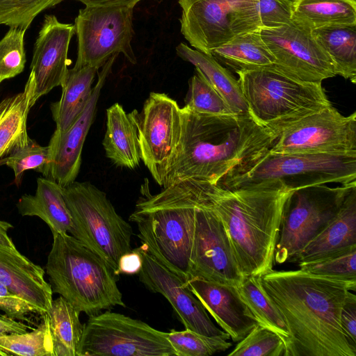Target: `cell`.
<instances>
[{"mask_svg": "<svg viewBox=\"0 0 356 356\" xmlns=\"http://www.w3.org/2000/svg\"><path fill=\"white\" fill-rule=\"evenodd\" d=\"M184 181L195 203L190 277L238 286L244 276L239 270L222 221L209 207L202 182L195 179Z\"/></svg>", "mask_w": 356, "mask_h": 356, "instance_id": "7c38bea8", "label": "cell"}, {"mask_svg": "<svg viewBox=\"0 0 356 356\" xmlns=\"http://www.w3.org/2000/svg\"><path fill=\"white\" fill-rule=\"evenodd\" d=\"M291 19L310 31L356 26V0H291Z\"/></svg>", "mask_w": 356, "mask_h": 356, "instance_id": "83f0119b", "label": "cell"}, {"mask_svg": "<svg viewBox=\"0 0 356 356\" xmlns=\"http://www.w3.org/2000/svg\"><path fill=\"white\" fill-rule=\"evenodd\" d=\"M29 328L27 325L0 314V335L24 333Z\"/></svg>", "mask_w": 356, "mask_h": 356, "instance_id": "f6af8a7d", "label": "cell"}, {"mask_svg": "<svg viewBox=\"0 0 356 356\" xmlns=\"http://www.w3.org/2000/svg\"><path fill=\"white\" fill-rule=\"evenodd\" d=\"M185 106L202 115L236 114L231 111L221 95L196 68L195 73L188 81Z\"/></svg>", "mask_w": 356, "mask_h": 356, "instance_id": "d590c367", "label": "cell"}, {"mask_svg": "<svg viewBox=\"0 0 356 356\" xmlns=\"http://www.w3.org/2000/svg\"><path fill=\"white\" fill-rule=\"evenodd\" d=\"M133 8L86 6L74 20L77 58L73 68L102 67L113 55L122 54L132 64L137 60L131 40Z\"/></svg>", "mask_w": 356, "mask_h": 356, "instance_id": "4fadbf2b", "label": "cell"}, {"mask_svg": "<svg viewBox=\"0 0 356 356\" xmlns=\"http://www.w3.org/2000/svg\"><path fill=\"white\" fill-rule=\"evenodd\" d=\"M176 53L200 71L234 113L249 114L238 81L213 56L193 49L184 42L176 47Z\"/></svg>", "mask_w": 356, "mask_h": 356, "instance_id": "484cf974", "label": "cell"}, {"mask_svg": "<svg viewBox=\"0 0 356 356\" xmlns=\"http://www.w3.org/2000/svg\"><path fill=\"white\" fill-rule=\"evenodd\" d=\"M176 356L166 337L147 323L105 312L83 324L78 356Z\"/></svg>", "mask_w": 356, "mask_h": 356, "instance_id": "8fae6325", "label": "cell"}, {"mask_svg": "<svg viewBox=\"0 0 356 356\" xmlns=\"http://www.w3.org/2000/svg\"><path fill=\"white\" fill-rule=\"evenodd\" d=\"M356 181V153L296 152L268 149L235 168L216 184L227 189L275 188L289 191Z\"/></svg>", "mask_w": 356, "mask_h": 356, "instance_id": "8992f818", "label": "cell"}, {"mask_svg": "<svg viewBox=\"0 0 356 356\" xmlns=\"http://www.w3.org/2000/svg\"><path fill=\"white\" fill-rule=\"evenodd\" d=\"M16 207L22 216H37L42 219L53 235L66 234L71 230L72 220L63 187L50 179L38 178L35 194L23 195Z\"/></svg>", "mask_w": 356, "mask_h": 356, "instance_id": "cb8c5ba5", "label": "cell"}, {"mask_svg": "<svg viewBox=\"0 0 356 356\" xmlns=\"http://www.w3.org/2000/svg\"><path fill=\"white\" fill-rule=\"evenodd\" d=\"M261 29L234 38L213 49L211 55L236 73L273 65L275 58L261 38Z\"/></svg>", "mask_w": 356, "mask_h": 356, "instance_id": "f1b7e54d", "label": "cell"}, {"mask_svg": "<svg viewBox=\"0 0 356 356\" xmlns=\"http://www.w3.org/2000/svg\"><path fill=\"white\" fill-rule=\"evenodd\" d=\"M55 356H78L83 331L79 319L80 312L64 298L52 301L47 313Z\"/></svg>", "mask_w": 356, "mask_h": 356, "instance_id": "4dcf8cb0", "label": "cell"}, {"mask_svg": "<svg viewBox=\"0 0 356 356\" xmlns=\"http://www.w3.org/2000/svg\"><path fill=\"white\" fill-rule=\"evenodd\" d=\"M259 14L262 29L287 24L292 21L291 0H259Z\"/></svg>", "mask_w": 356, "mask_h": 356, "instance_id": "60d3db41", "label": "cell"}, {"mask_svg": "<svg viewBox=\"0 0 356 356\" xmlns=\"http://www.w3.org/2000/svg\"><path fill=\"white\" fill-rule=\"evenodd\" d=\"M236 74L249 114L277 136L286 127L332 105L322 83L298 80L274 65Z\"/></svg>", "mask_w": 356, "mask_h": 356, "instance_id": "52a82bcc", "label": "cell"}, {"mask_svg": "<svg viewBox=\"0 0 356 356\" xmlns=\"http://www.w3.org/2000/svg\"><path fill=\"white\" fill-rule=\"evenodd\" d=\"M70 212V233L118 273L121 257L131 251V226L115 211L106 193L89 181L63 188Z\"/></svg>", "mask_w": 356, "mask_h": 356, "instance_id": "ba28073f", "label": "cell"}, {"mask_svg": "<svg viewBox=\"0 0 356 356\" xmlns=\"http://www.w3.org/2000/svg\"><path fill=\"white\" fill-rule=\"evenodd\" d=\"M0 283L29 303L42 316L52 304L53 291L44 270L17 248L0 244Z\"/></svg>", "mask_w": 356, "mask_h": 356, "instance_id": "44dd1931", "label": "cell"}, {"mask_svg": "<svg viewBox=\"0 0 356 356\" xmlns=\"http://www.w3.org/2000/svg\"><path fill=\"white\" fill-rule=\"evenodd\" d=\"M285 345L273 331L257 324L228 356H284Z\"/></svg>", "mask_w": 356, "mask_h": 356, "instance_id": "74e56055", "label": "cell"}, {"mask_svg": "<svg viewBox=\"0 0 356 356\" xmlns=\"http://www.w3.org/2000/svg\"><path fill=\"white\" fill-rule=\"evenodd\" d=\"M63 0H0V24L26 31L35 17Z\"/></svg>", "mask_w": 356, "mask_h": 356, "instance_id": "f35d334b", "label": "cell"}, {"mask_svg": "<svg viewBox=\"0 0 356 356\" xmlns=\"http://www.w3.org/2000/svg\"><path fill=\"white\" fill-rule=\"evenodd\" d=\"M176 356H209L225 351L232 343L227 341L229 334L207 336L186 329L184 331L172 330L166 332Z\"/></svg>", "mask_w": 356, "mask_h": 356, "instance_id": "836d02e7", "label": "cell"}, {"mask_svg": "<svg viewBox=\"0 0 356 356\" xmlns=\"http://www.w3.org/2000/svg\"><path fill=\"white\" fill-rule=\"evenodd\" d=\"M200 181L209 207L224 225L241 274L260 275L272 270L284 204L292 191L227 189Z\"/></svg>", "mask_w": 356, "mask_h": 356, "instance_id": "3957f363", "label": "cell"}, {"mask_svg": "<svg viewBox=\"0 0 356 356\" xmlns=\"http://www.w3.org/2000/svg\"><path fill=\"white\" fill-rule=\"evenodd\" d=\"M26 31L10 28L0 40V83L23 72L26 63L24 38Z\"/></svg>", "mask_w": 356, "mask_h": 356, "instance_id": "ab89813d", "label": "cell"}, {"mask_svg": "<svg viewBox=\"0 0 356 356\" xmlns=\"http://www.w3.org/2000/svg\"><path fill=\"white\" fill-rule=\"evenodd\" d=\"M180 140L163 188L186 179L217 184L237 166L270 149L277 135L250 114L207 115L181 108Z\"/></svg>", "mask_w": 356, "mask_h": 356, "instance_id": "7a4b0ae2", "label": "cell"}, {"mask_svg": "<svg viewBox=\"0 0 356 356\" xmlns=\"http://www.w3.org/2000/svg\"><path fill=\"white\" fill-rule=\"evenodd\" d=\"M142 258L137 250L135 249L123 254L119 261L118 273L119 275L128 274L134 275L138 273L142 267Z\"/></svg>", "mask_w": 356, "mask_h": 356, "instance_id": "ee69618b", "label": "cell"}, {"mask_svg": "<svg viewBox=\"0 0 356 356\" xmlns=\"http://www.w3.org/2000/svg\"><path fill=\"white\" fill-rule=\"evenodd\" d=\"M356 181L330 187L301 188L291 193L284 204L274 262L292 260L333 220Z\"/></svg>", "mask_w": 356, "mask_h": 356, "instance_id": "9c48e42d", "label": "cell"}, {"mask_svg": "<svg viewBox=\"0 0 356 356\" xmlns=\"http://www.w3.org/2000/svg\"><path fill=\"white\" fill-rule=\"evenodd\" d=\"M186 285L234 342L243 339L257 325L236 286L193 277Z\"/></svg>", "mask_w": 356, "mask_h": 356, "instance_id": "ffe728a7", "label": "cell"}, {"mask_svg": "<svg viewBox=\"0 0 356 356\" xmlns=\"http://www.w3.org/2000/svg\"><path fill=\"white\" fill-rule=\"evenodd\" d=\"M0 309L14 319L29 322L28 314H39L35 308L0 283ZM42 316V315H41Z\"/></svg>", "mask_w": 356, "mask_h": 356, "instance_id": "b9f144b4", "label": "cell"}, {"mask_svg": "<svg viewBox=\"0 0 356 356\" xmlns=\"http://www.w3.org/2000/svg\"><path fill=\"white\" fill-rule=\"evenodd\" d=\"M13 227L10 223L0 220V244L15 248L11 238L8 235V230Z\"/></svg>", "mask_w": 356, "mask_h": 356, "instance_id": "7dc6e473", "label": "cell"}, {"mask_svg": "<svg viewBox=\"0 0 356 356\" xmlns=\"http://www.w3.org/2000/svg\"><path fill=\"white\" fill-rule=\"evenodd\" d=\"M74 33V24L60 22L53 15H45L30 66L35 83L34 104L54 88L64 84L70 63L67 56L69 46Z\"/></svg>", "mask_w": 356, "mask_h": 356, "instance_id": "d6986e66", "label": "cell"}, {"mask_svg": "<svg viewBox=\"0 0 356 356\" xmlns=\"http://www.w3.org/2000/svg\"><path fill=\"white\" fill-rule=\"evenodd\" d=\"M49 163L48 146H41L31 139L24 147L0 159V166L6 165L14 172V182L17 186L22 183L24 172L33 170L46 177Z\"/></svg>", "mask_w": 356, "mask_h": 356, "instance_id": "8d00e7d4", "label": "cell"}, {"mask_svg": "<svg viewBox=\"0 0 356 356\" xmlns=\"http://www.w3.org/2000/svg\"><path fill=\"white\" fill-rule=\"evenodd\" d=\"M291 334L284 356H355L340 323L350 284L299 270H270L259 275Z\"/></svg>", "mask_w": 356, "mask_h": 356, "instance_id": "6da1fadb", "label": "cell"}, {"mask_svg": "<svg viewBox=\"0 0 356 356\" xmlns=\"http://www.w3.org/2000/svg\"><path fill=\"white\" fill-rule=\"evenodd\" d=\"M181 108L165 93L152 92L138 115L141 160L155 181L163 186L181 134Z\"/></svg>", "mask_w": 356, "mask_h": 356, "instance_id": "9a60e30c", "label": "cell"}, {"mask_svg": "<svg viewBox=\"0 0 356 356\" xmlns=\"http://www.w3.org/2000/svg\"><path fill=\"white\" fill-rule=\"evenodd\" d=\"M236 288L257 324L278 334L286 350L291 340L289 330L280 312L264 291L259 275L245 276Z\"/></svg>", "mask_w": 356, "mask_h": 356, "instance_id": "1f68e13d", "label": "cell"}, {"mask_svg": "<svg viewBox=\"0 0 356 356\" xmlns=\"http://www.w3.org/2000/svg\"><path fill=\"white\" fill-rule=\"evenodd\" d=\"M309 274L350 284L356 288V247L322 259L298 263Z\"/></svg>", "mask_w": 356, "mask_h": 356, "instance_id": "e575fe53", "label": "cell"}, {"mask_svg": "<svg viewBox=\"0 0 356 356\" xmlns=\"http://www.w3.org/2000/svg\"><path fill=\"white\" fill-rule=\"evenodd\" d=\"M340 323L350 345L356 348V296L348 291L343 305Z\"/></svg>", "mask_w": 356, "mask_h": 356, "instance_id": "7bdbcfd3", "label": "cell"}, {"mask_svg": "<svg viewBox=\"0 0 356 356\" xmlns=\"http://www.w3.org/2000/svg\"><path fill=\"white\" fill-rule=\"evenodd\" d=\"M274 153H356V112L344 116L332 105L286 127L270 149Z\"/></svg>", "mask_w": 356, "mask_h": 356, "instance_id": "5bb4252c", "label": "cell"}, {"mask_svg": "<svg viewBox=\"0 0 356 356\" xmlns=\"http://www.w3.org/2000/svg\"><path fill=\"white\" fill-rule=\"evenodd\" d=\"M262 40L275 58L274 66L300 81L322 83L337 75L334 64L312 31L293 21L261 29Z\"/></svg>", "mask_w": 356, "mask_h": 356, "instance_id": "2e32d148", "label": "cell"}, {"mask_svg": "<svg viewBox=\"0 0 356 356\" xmlns=\"http://www.w3.org/2000/svg\"><path fill=\"white\" fill-rule=\"evenodd\" d=\"M98 70L89 66L69 70L60 99L50 106L56 131H67L82 113L92 95V84Z\"/></svg>", "mask_w": 356, "mask_h": 356, "instance_id": "4316f807", "label": "cell"}, {"mask_svg": "<svg viewBox=\"0 0 356 356\" xmlns=\"http://www.w3.org/2000/svg\"><path fill=\"white\" fill-rule=\"evenodd\" d=\"M52 291L89 316L115 306L126 307L118 275L101 257L73 236L53 235L46 264Z\"/></svg>", "mask_w": 356, "mask_h": 356, "instance_id": "5b68a950", "label": "cell"}, {"mask_svg": "<svg viewBox=\"0 0 356 356\" xmlns=\"http://www.w3.org/2000/svg\"><path fill=\"white\" fill-rule=\"evenodd\" d=\"M118 54L112 56L97 72V81L85 108L74 124L65 131L55 129L49 140V163L46 178L63 188L75 181L81 164L83 146L93 122L97 102L106 78Z\"/></svg>", "mask_w": 356, "mask_h": 356, "instance_id": "ac0fdd59", "label": "cell"}, {"mask_svg": "<svg viewBox=\"0 0 356 356\" xmlns=\"http://www.w3.org/2000/svg\"><path fill=\"white\" fill-rule=\"evenodd\" d=\"M181 33L191 47L211 55L234 38L262 29L259 0H179Z\"/></svg>", "mask_w": 356, "mask_h": 356, "instance_id": "30bf717a", "label": "cell"}, {"mask_svg": "<svg viewBox=\"0 0 356 356\" xmlns=\"http://www.w3.org/2000/svg\"><path fill=\"white\" fill-rule=\"evenodd\" d=\"M35 83L32 73L24 89L0 102V159L26 146L31 138L27 133V118L34 105Z\"/></svg>", "mask_w": 356, "mask_h": 356, "instance_id": "d4e9b609", "label": "cell"}, {"mask_svg": "<svg viewBox=\"0 0 356 356\" xmlns=\"http://www.w3.org/2000/svg\"><path fill=\"white\" fill-rule=\"evenodd\" d=\"M137 250L143 261L139 280L148 290L167 299L186 329L207 336L228 334L215 325L203 305L181 277L161 264L144 245Z\"/></svg>", "mask_w": 356, "mask_h": 356, "instance_id": "e0dca14e", "label": "cell"}, {"mask_svg": "<svg viewBox=\"0 0 356 356\" xmlns=\"http://www.w3.org/2000/svg\"><path fill=\"white\" fill-rule=\"evenodd\" d=\"M143 194L129 220L137 225V236L149 253L186 284L195 212L191 193L182 181L157 194L148 188Z\"/></svg>", "mask_w": 356, "mask_h": 356, "instance_id": "277c9868", "label": "cell"}, {"mask_svg": "<svg viewBox=\"0 0 356 356\" xmlns=\"http://www.w3.org/2000/svg\"><path fill=\"white\" fill-rule=\"evenodd\" d=\"M86 6H125L134 8L141 0H78Z\"/></svg>", "mask_w": 356, "mask_h": 356, "instance_id": "bcb514c9", "label": "cell"}, {"mask_svg": "<svg viewBox=\"0 0 356 356\" xmlns=\"http://www.w3.org/2000/svg\"><path fill=\"white\" fill-rule=\"evenodd\" d=\"M331 58L337 75L356 83V26H337L312 31Z\"/></svg>", "mask_w": 356, "mask_h": 356, "instance_id": "f546056e", "label": "cell"}, {"mask_svg": "<svg viewBox=\"0 0 356 356\" xmlns=\"http://www.w3.org/2000/svg\"><path fill=\"white\" fill-rule=\"evenodd\" d=\"M137 110L127 113L118 103L106 109V129L102 144L107 158L115 165L129 169L141 161Z\"/></svg>", "mask_w": 356, "mask_h": 356, "instance_id": "7402d4cb", "label": "cell"}, {"mask_svg": "<svg viewBox=\"0 0 356 356\" xmlns=\"http://www.w3.org/2000/svg\"><path fill=\"white\" fill-rule=\"evenodd\" d=\"M353 247H356V187L347 195L333 220L292 261L316 260Z\"/></svg>", "mask_w": 356, "mask_h": 356, "instance_id": "603a6c76", "label": "cell"}, {"mask_svg": "<svg viewBox=\"0 0 356 356\" xmlns=\"http://www.w3.org/2000/svg\"><path fill=\"white\" fill-rule=\"evenodd\" d=\"M0 348L8 355L55 356L48 314L31 332L0 335Z\"/></svg>", "mask_w": 356, "mask_h": 356, "instance_id": "d6a6232c", "label": "cell"}, {"mask_svg": "<svg viewBox=\"0 0 356 356\" xmlns=\"http://www.w3.org/2000/svg\"><path fill=\"white\" fill-rule=\"evenodd\" d=\"M8 355L2 348H0V356H8Z\"/></svg>", "mask_w": 356, "mask_h": 356, "instance_id": "c3c4849f", "label": "cell"}]
</instances>
